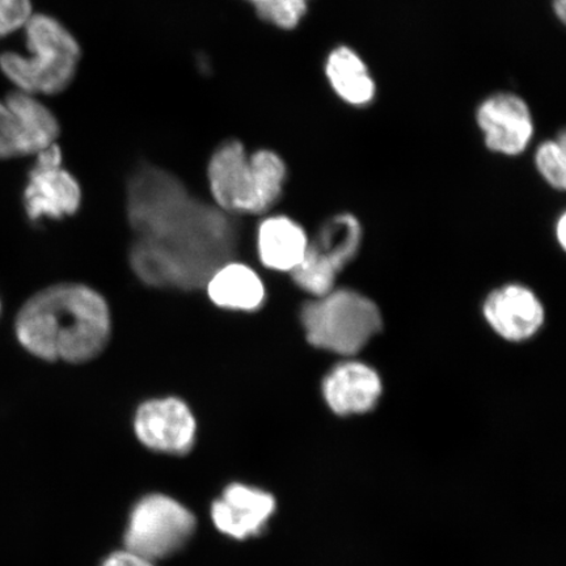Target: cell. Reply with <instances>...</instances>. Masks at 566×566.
<instances>
[{"instance_id":"1","label":"cell","mask_w":566,"mask_h":566,"mask_svg":"<svg viewBox=\"0 0 566 566\" xmlns=\"http://www.w3.org/2000/svg\"><path fill=\"white\" fill-rule=\"evenodd\" d=\"M127 217L137 237L130 264L146 285L202 287L237 253L239 232L228 212L198 200L160 168L134 172Z\"/></svg>"},{"instance_id":"2","label":"cell","mask_w":566,"mask_h":566,"mask_svg":"<svg viewBox=\"0 0 566 566\" xmlns=\"http://www.w3.org/2000/svg\"><path fill=\"white\" fill-rule=\"evenodd\" d=\"M15 334L34 357L49 363H87L108 344L109 307L101 294L84 285L48 287L21 307Z\"/></svg>"},{"instance_id":"3","label":"cell","mask_w":566,"mask_h":566,"mask_svg":"<svg viewBox=\"0 0 566 566\" xmlns=\"http://www.w3.org/2000/svg\"><path fill=\"white\" fill-rule=\"evenodd\" d=\"M208 175L219 209L228 214H261L280 200L286 167L273 151L248 157L240 142L230 140L212 155Z\"/></svg>"},{"instance_id":"4","label":"cell","mask_w":566,"mask_h":566,"mask_svg":"<svg viewBox=\"0 0 566 566\" xmlns=\"http://www.w3.org/2000/svg\"><path fill=\"white\" fill-rule=\"evenodd\" d=\"M28 55L6 52L0 70L27 94L55 95L74 80L81 61V48L59 20L32 15L24 27Z\"/></svg>"},{"instance_id":"5","label":"cell","mask_w":566,"mask_h":566,"mask_svg":"<svg viewBox=\"0 0 566 566\" xmlns=\"http://www.w3.org/2000/svg\"><path fill=\"white\" fill-rule=\"evenodd\" d=\"M307 342L315 348L353 356L384 327L380 311L353 290H332L302 310Z\"/></svg>"},{"instance_id":"6","label":"cell","mask_w":566,"mask_h":566,"mask_svg":"<svg viewBox=\"0 0 566 566\" xmlns=\"http://www.w3.org/2000/svg\"><path fill=\"white\" fill-rule=\"evenodd\" d=\"M196 528V515L180 501L163 493L146 494L132 509L124 544L157 563L186 547Z\"/></svg>"},{"instance_id":"7","label":"cell","mask_w":566,"mask_h":566,"mask_svg":"<svg viewBox=\"0 0 566 566\" xmlns=\"http://www.w3.org/2000/svg\"><path fill=\"white\" fill-rule=\"evenodd\" d=\"M59 134L53 112L38 96L17 90L0 101V160L38 155Z\"/></svg>"},{"instance_id":"8","label":"cell","mask_w":566,"mask_h":566,"mask_svg":"<svg viewBox=\"0 0 566 566\" xmlns=\"http://www.w3.org/2000/svg\"><path fill=\"white\" fill-rule=\"evenodd\" d=\"M28 176L24 207L28 217L38 221L42 217L60 219L73 216L82 201L80 184L62 168V153L54 144L35 155Z\"/></svg>"},{"instance_id":"9","label":"cell","mask_w":566,"mask_h":566,"mask_svg":"<svg viewBox=\"0 0 566 566\" xmlns=\"http://www.w3.org/2000/svg\"><path fill=\"white\" fill-rule=\"evenodd\" d=\"M134 433L148 450L167 455H187L197 440V421L186 401L153 399L138 407Z\"/></svg>"},{"instance_id":"10","label":"cell","mask_w":566,"mask_h":566,"mask_svg":"<svg viewBox=\"0 0 566 566\" xmlns=\"http://www.w3.org/2000/svg\"><path fill=\"white\" fill-rule=\"evenodd\" d=\"M277 512V500L271 492L244 483L224 488L211 505V521L226 536L247 541L259 536Z\"/></svg>"},{"instance_id":"11","label":"cell","mask_w":566,"mask_h":566,"mask_svg":"<svg viewBox=\"0 0 566 566\" xmlns=\"http://www.w3.org/2000/svg\"><path fill=\"white\" fill-rule=\"evenodd\" d=\"M322 392L332 413L338 417L364 416L377 408L384 384L373 367L348 360L325 375Z\"/></svg>"},{"instance_id":"12","label":"cell","mask_w":566,"mask_h":566,"mask_svg":"<svg viewBox=\"0 0 566 566\" xmlns=\"http://www.w3.org/2000/svg\"><path fill=\"white\" fill-rule=\"evenodd\" d=\"M483 313L495 334L512 343L534 337L546 317L536 294L522 285L494 290L484 302Z\"/></svg>"},{"instance_id":"13","label":"cell","mask_w":566,"mask_h":566,"mask_svg":"<svg viewBox=\"0 0 566 566\" xmlns=\"http://www.w3.org/2000/svg\"><path fill=\"white\" fill-rule=\"evenodd\" d=\"M478 122L485 134L486 146L492 151L518 155L525 151L534 125L530 111L522 98L514 95H497L480 106Z\"/></svg>"},{"instance_id":"14","label":"cell","mask_w":566,"mask_h":566,"mask_svg":"<svg viewBox=\"0 0 566 566\" xmlns=\"http://www.w3.org/2000/svg\"><path fill=\"white\" fill-rule=\"evenodd\" d=\"M308 238L301 226L287 217L265 219L258 231L261 263L277 272H293L308 248Z\"/></svg>"},{"instance_id":"15","label":"cell","mask_w":566,"mask_h":566,"mask_svg":"<svg viewBox=\"0 0 566 566\" xmlns=\"http://www.w3.org/2000/svg\"><path fill=\"white\" fill-rule=\"evenodd\" d=\"M209 298L218 307L233 311H256L265 300L263 281L250 266L228 263L211 275L207 285Z\"/></svg>"},{"instance_id":"16","label":"cell","mask_w":566,"mask_h":566,"mask_svg":"<svg viewBox=\"0 0 566 566\" xmlns=\"http://www.w3.org/2000/svg\"><path fill=\"white\" fill-rule=\"evenodd\" d=\"M327 75L337 94L353 105L373 101L374 82L365 63L348 48H338L329 55Z\"/></svg>"},{"instance_id":"17","label":"cell","mask_w":566,"mask_h":566,"mask_svg":"<svg viewBox=\"0 0 566 566\" xmlns=\"http://www.w3.org/2000/svg\"><path fill=\"white\" fill-rule=\"evenodd\" d=\"M360 242H363V229L358 219L350 214H339L323 226L316 242L311 244L339 273L357 256Z\"/></svg>"},{"instance_id":"18","label":"cell","mask_w":566,"mask_h":566,"mask_svg":"<svg viewBox=\"0 0 566 566\" xmlns=\"http://www.w3.org/2000/svg\"><path fill=\"white\" fill-rule=\"evenodd\" d=\"M290 273L296 285L304 292L315 295L316 298L334 290L338 274L336 268L311 243L300 265Z\"/></svg>"},{"instance_id":"19","label":"cell","mask_w":566,"mask_h":566,"mask_svg":"<svg viewBox=\"0 0 566 566\" xmlns=\"http://www.w3.org/2000/svg\"><path fill=\"white\" fill-rule=\"evenodd\" d=\"M256 9L259 17L269 23L292 30L307 10L308 0H248Z\"/></svg>"},{"instance_id":"20","label":"cell","mask_w":566,"mask_h":566,"mask_svg":"<svg viewBox=\"0 0 566 566\" xmlns=\"http://www.w3.org/2000/svg\"><path fill=\"white\" fill-rule=\"evenodd\" d=\"M565 136L560 139L546 142L536 153V167L549 186L564 190L566 184Z\"/></svg>"},{"instance_id":"21","label":"cell","mask_w":566,"mask_h":566,"mask_svg":"<svg viewBox=\"0 0 566 566\" xmlns=\"http://www.w3.org/2000/svg\"><path fill=\"white\" fill-rule=\"evenodd\" d=\"M32 15L31 0H0V39L24 28Z\"/></svg>"},{"instance_id":"22","label":"cell","mask_w":566,"mask_h":566,"mask_svg":"<svg viewBox=\"0 0 566 566\" xmlns=\"http://www.w3.org/2000/svg\"><path fill=\"white\" fill-rule=\"evenodd\" d=\"M101 566H157V564L148 560V558L144 556H139L134 554V552L124 548L112 552L111 555L106 556Z\"/></svg>"},{"instance_id":"23","label":"cell","mask_w":566,"mask_h":566,"mask_svg":"<svg viewBox=\"0 0 566 566\" xmlns=\"http://www.w3.org/2000/svg\"><path fill=\"white\" fill-rule=\"evenodd\" d=\"M556 237L558 240V243L562 244V247H565V240H566V218L565 216H562L560 219H558L557 226H556Z\"/></svg>"},{"instance_id":"24","label":"cell","mask_w":566,"mask_h":566,"mask_svg":"<svg viewBox=\"0 0 566 566\" xmlns=\"http://www.w3.org/2000/svg\"><path fill=\"white\" fill-rule=\"evenodd\" d=\"M555 10H556L557 17L564 21L565 13H566V0H556Z\"/></svg>"},{"instance_id":"25","label":"cell","mask_w":566,"mask_h":566,"mask_svg":"<svg viewBox=\"0 0 566 566\" xmlns=\"http://www.w3.org/2000/svg\"><path fill=\"white\" fill-rule=\"evenodd\" d=\"M0 307H2V306H0Z\"/></svg>"}]
</instances>
